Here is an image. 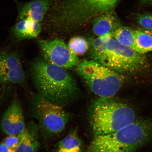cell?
<instances>
[{
    "mask_svg": "<svg viewBox=\"0 0 152 152\" xmlns=\"http://www.w3.org/2000/svg\"><path fill=\"white\" fill-rule=\"evenodd\" d=\"M30 71L38 94L49 101L62 106L76 96L78 90L76 81L65 68L43 58L34 61Z\"/></svg>",
    "mask_w": 152,
    "mask_h": 152,
    "instance_id": "cell-1",
    "label": "cell"
},
{
    "mask_svg": "<svg viewBox=\"0 0 152 152\" xmlns=\"http://www.w3.org/2000/svg\"><path fill=\"white\" fill-rule=\"evenodd\" d=\"M89 44L88 52L91 60L115 72H135L147 65L145 57L121 44L111 34L98 37Z\"/></svg>",
    "mask_w": 152,
    "mask_h": 152,
    "instance_id": "cell-2",
    "label": "cell"
},
{
    "mask_svg": "<svg viewBox=\"0 0 152 152\" xmlns=\"http://www.w3.org/2000/svg\"><path fill=\"white\" fill-rule=\"evenodd\" d=\"M152 140V121L136 119L110 134L94 136L87 152H134Z\"/></svg>",
    "mask_w": 152,
    "mask_h": 152,
    "instance_id": "cell-3",
    "label": "cell"
},
{
    "mask_svg": "<svg viewBox=\"0 0 152 152\" xmlns=\"http://www.w3.org/2000/svg\"><path fill=\"white\" fill-rule=\"evenodd\" d=\"M111 98H99L91 104L89 116L94 136L115 132L136 119L132 108Z\"/></svg>",
    "mask_w": 152,
    "mask_h": 152,
    "instance_id": "cell-4",
    "label": "cell"
},
{
    "mask_svg": "<svg viewBox=\"0 0 152 152\" xmlns=\"http://www.w3.org/2000/svg\"><path fill=\"white\" fill-rule=\"evenodd\" d=\"M76 71L99 98H111L123 84L117 72L92 60H83L77 66Z\"/></svg>",
    "mask_w": 152,
    "mask_h": 152,
    "instance_id": "cell-5",
    "label": "cell"
},
{
    "mask_svg": "<svg viewBox=\"0 0 152 152\" xmlns=\"http://www.w3.org/2000/svg\"><path fill=\"white\" fill-rule=\"evenodd\" d=\"M30 104L31 115L45 136H58L65 129L69 115L62 106L49 101L38 93L32 95Z\"/></svg>",
    "mask_w": 152,
    "mask_h": 152,
    "instance_id": "cell-6",
    "label": "cell"
},
{
    "mask_svg": "<svg viewBox=\"0 0 152 152\" xmlns=\"http://www.w3.org/2000/svg\"><path fill=\"white\" fill-rule=\"evenodd\" d=\"M38 43L43 58L51 64L66 69L77 66L79 64L77 56L70 51L62 39H40Z\"/></svg>",
    "mask_w": 152,
    "mask_h": 152,
    "instance_id": "cell-7",
    "label": "cell"
},
{
    "mask_svg": "<svg viewBox=\"0 0 152 152\" xmlns=\"http://www.w3.org/2000/svg\"><path fill=\"white\" fill-rule=\"evenodd\" d=\"M25 79L20 57L17 53L0 50V83L22 84Z\"/></svg>",
    "mask_w": 152,
    "mask_h": 152,
    "instance_id": "cell-8",
    "label": "cell"
},
{
    "mask_svg": "<svg viewBox=\"0 0 152 152\" xmlns=\"http://www.w3.org/2000/svg\"><path fill=\"white\" fill-rule=\"evenodd\" d=\"M26 126L21 105L18 100H14L4 114L1 130L8 135H18L23 132Z\"/></svg>",
    "mask_w": 152,
    "mask_h": 152,
    "instance_id": "cell-9",
    "label": "cell"
},
{
    "mask_svg": "<svg viewBox=\"0 0 152 152\" xmlns=\"http://www.w3.org/2000/svg\"><path fill=\"white\" fill-rule=\"evenodd\" d=\"M118 1L73 0L72 5L69 7L68 9L71 12L72 17L75 18L93 16L109 11L115 6Z\"/></svg>",
    "mask_w": 152,
    "mask_h": 152,
    "instance_id": "cell-10",
    "label": "cell"
},
{
    "mask_svg": "<svg viewBox=\"0 0 152 152\" xmlns=\"http://www.w3.org/2000/svg\"><path fill=\"white\" fill-rule=\"evenodd\" d=\"M50 0H32L26 2L18 3V21L31 20L40 22L49 8Z\"/></svg>",
    "mask_w": 152,
    "mask_h": 152,
    "instance_id": "cell-11",
    "label": "cell"
},
{
    "mask_svg": "<svg viewBox=\"0 0 152 152\" xmlns=\"http://www.w3.org/2000/svg\"><path fill=\"white\" fill-rule=\"evenodd\" d=\"M39 132L37 124L30 121L23 132L18 134L20 140L16 152H37L40 145Z\"/></svg>",
    "mask_w": 152,
    "mask_h": 152,
    "instance_id": "cell-12",
    "label": "cell"
},
{
    "mask_svg": "<svg viewBox=\"0 0 152 152\" xmlns=\"http://www.w3.org/2000/svg\"><path fill=\"white\" fill-rule=\"evenodd\" d=\"M42 30L40 22L31 20H23L18 21L11 28L13 37L18 41L33 39L37 37Z\"/></svg>",
    "mask_w": 152,
    "mask_h": 152,
    "instance_id": "cell-13",
    "label": "cell"
},
{
    "mask_svg": "<svg viewBox=\"0 0 152 152\" xmlns=\"http://www.w3.org/2000/svg\"><path fill=\"white\" fill-rule=\"evenodd\" d=\"M117 21L113 13L106 12L96 19L93 27L94 34L98 37L111 34L116 29Z\"/></svg>",
    "mask_w": 152,
    "mask_h": 152,
    "instance_id": "cell-14",
    "label": "cell"
},
{
    "mask_svg": "<svg viewBox=\"0 0 152 152\" xmlns=\"http://www.w3.org/2000/svg\"><path fill=\"white\" fill-rule=\"evenodd\" d=\"M83 144L77 131H72L58 142L56 152H82Z\"/></svg>",
    "mask_w": 152,
    "mask_h": 152,
    "instance_id": "cell-15",
    "label": "cell"
},
{
    "mask_svg": "<svg viewBox=\"0 0 152 152\" xmlns=\"http://www.w3.org/2000/svg\"><path fill=\"white\" fill-rule=\"evenodd\" d=\"M112 36L121 44L134 50L135 34V31L131 28L119 27L113 32Z\"/></svg>",
    "mask_w": 152,
    "mask_h": 152,
    "instance_id": "cell-16",
    "label": "cell"
},
{
    "mask_svg": "<svg viewBox=\"0 0 152 152\" xmlns=\"http://www.w3.org/2000/svg\"><path fill=\"white\" fill-rule=\"evenodd\" d=\"M134 50L142 55L152 51V37L145 31H135Z\"/></svg>",
    "mask_w": 152,
    "mask_h": 152,
    "instance_id": "cell-17",
    "label": "cell"
},
{
    "mask_svg": "<svg viewBox=\"0 0 152 152\" xmlns=\"http://www.w3.org/2000/svg\"><path fill=\"white\" fill-rule=\"evenodd\" d=\"M67 46L73 54L78 56H83L88 52L90 44L84 37H75L70 39Z\"/></svg>",
    "mask_w": 152,
    "mask_h": 152,
    "instance_id": "cell-18",
    "label": "cell"
},
{
    "mask_svg": "<svg viewBox=\"0 0 152 152\" xmlns=\"http://www.w3.org/2000/svg\"><path fill=\"white\" fill-rule=\"evenodd\" d=\"M20 140L18 135H10L6 138L3 142L10 149L16 151Z\"/></svg>",
    "mask_w": 152,
    "mask_h": 152,
    "instance_id": "cell-19",
    "label": "cell"
},
{
    "mask_svg": "<svg viewBox=\"0 0 152 152\" xmlns=\"http://www.w3.org/2000/svg\"><path fill=\"white\" fill-rule=\"evenodd\" d=\"M138 23L142 27L149 30H152V15H140L138 17Z\"/></svg>",
    "mask_w": 152,
    "mask_h": 152,
    "instance_id": "cell-20",
    "label": "cell"
},
{
    "mask_svg": "<svg viewBox=\"0 0 152 152\" xmlns=\"http://www.w3.org/2000/svg\"><path fill=\"white\" fill-rule=\"evenodd\" d=\"M0 152H16L7 147L3 142L0 143Z\"/></svg>",
    "mask_w": 152,
    "mask_h": 152,
    "instance_id": "cell-21",
    "label": "cell"
},
{
    "mask_svg": "<svg viewBox=\"0 0 152 152\" xmlns=\"http://www.w3.org/2000/svg\"><path fill=\"white\" fill-rule=\"evenodd\" d=\"M146 33L149 34L151 35L152 37V30H147V31H145Z\"/></svg>",
    "mask_w": 152,
    "mask_h": 152,
    "instance_id": "cell-22",
    "label": "cell"
},
{
    "mask_svg": "<svg viewBox=\"0 0 152 152\" xmlns=\"http://www.w3.org/2000/svg\"><path fill=\"white\" fill-rule=\"evenodd\" d=\"M3 96L0 97V104H1V103L2 100L3 99Z\"/></svg>",
    "mask_w": 152,
    "mask_h": 152,
    "instance_id": "cell-23",
    "label": "cell"
},
{
    "mask_svg": "<svg viewBox=\"0 0 152 152\" xmlns=\"http://www.w3.org/2000/svg\"><path fill=\"white\" fill-rule=\"evenodd\" d=\"M146 1H152V0H146Z\"/></svg>",
    "mask_w": 152,
    "mask_h": 152,
    "instance_id": "cell-24",
    "label": "cell"
}]
</instances>
